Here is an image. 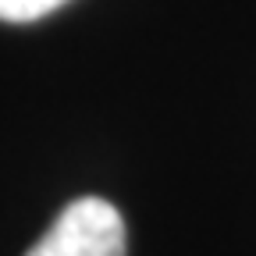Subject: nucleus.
I'll return each mask as SVG.
<instances>
[{"label":"nucleus","instance_id":"obj_1","mask_svg":"<svg viewBox=\"0 0 256 256\" xmlns=\"http://www.w3.org/2000/svg\"><path fill=\"white\" fill-rule=\"evenodd\" d=\"M25 256H124V220L100 196H82L60 210Z\"/></svg>","mask_w":256,"mask_h":256},{"label":"nucleus","instance_id":"obj_2","mask_svg":"<svg viewBox=\"0 0 256 256\" xmlns=\"http://www.w3.org/2000/svg\"><path fill=\"white\" fill-rule=\"evenodd\" d=\"M60 4L64 0H0V22H36Z\"/></svg>","mask_w":256,"mask_h":256}]
</instances>
